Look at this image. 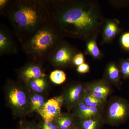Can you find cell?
<instances>
[{"mask_svg":"<svg viewBox=\"0 0 129 129\" xmlns=\"http://www.w3.org/2000/svg\"><path fill=\"white\" fill-rule=\"evenodd\" d=\"M105 107L103 115L105 124L117 126L129 119V103L125 99L114 97L107 103Z\"/></svg>","mask_w":129,"mask_h":129,"instance_id":"cell-5","label":"cell"},{"mask_svg":"<svg viewBox=\"0 0 129 129\" xmlns=\"http://www.w3.org/2000/svg\"><path fill=\"white\" fill-rule=\"evenodd\" d=\"M119 21L116 19H106L102 30L103 40L102 43H111L120 33Z\"/></svg>","mask_w":129,"mask_h":129,"instance_id":"cell-11","label":"cell"},{"mask_svg":"<svg viewBox=\"0 0 129 129\" xmlns=\"http://www.w3.org/2000/svg\"><path fill=\"white\" fill-rule=\"evenodd\" d=\"M86 106L90 107L96 108H104L107 101H103L98 99L88 92H86L83 101Z\"/></svg>","mask_w":129,"mask_h":129,"instance_id":"cell-20","label":"cell"},{"mask_svg":"<svg viewBox=\"0 0 129 129\" xmlns=\"http://www.w3.org/2000/svg\"><path fill=\"white\" fill-rule=\"evenodd\" d=\"M46 93H37L30 91L31 113H38L47 101Z\"/></svg>","mask_w":129,"mask_h":129,"instance_id":"cell-18","label":"cell"},{"mask_svg":"<svg viewBox=\"0 0 129 129\" xmlns=\"http://www.w3.org/2000/svg\"><path fill=\"white\" fill-rule=\"evenodd\" d=\"M78 50L67 41L63 40L50 54L48 61L54 67L61 68L73 67V59Z\"/></svg>","mask_w":129,"mask_h":129,"instance_id":"cell-6","label":"cell"},{"mask_svg":"<svg viewBox=\"0 0 129 129\" xmlns=\"http://www.w3.org/2000/svg\"><path fill=\"white\" fill-rule=\"evenodd\" d=\"M18 77L23 83L32 79L47 76L41 63L30 61L21 68L18 72Z\"/></svg>","mask_w":129,"mask_h":129,"instance_id":"cell-10","label":"cell"},{"mask_svg":"<svg viewBox=\"0 0 129 129\" xmlns=\"http://www.w3.org/2000/svg\"><path fill=\"white\" fill-rule=\"evenodd\" d=\"M86 83L77 82L70 85L65 89L61 95L63 106L68 112L79 104L83 102L85 95Z\"/></svg>","mask_w":129,"mask_h":129,"instance_id":"cell-7","label":"cell"},{"mask_svg":"<svg viewBox=\"0 0 129 129\" xmlns=\"http://www.w3.org/2000/svg\"><path fill=\"white\" fill-rule=\"evenodd\" d=\"M31 92L37 93H46L49 88L47 76L32 79L24 83Z\"/></svg>","mask_w":129,"mask_h":129,"instance_id":"cell-16","label":"cell"},{"mask_svg":"<svg viewBox=\"0 0 129 129\" xmlns=\"http://www.w3.org/2000/svg\"><path fill=\"white\" fill-rule=\"evenodd\" d=\"M50 21L63 37L88 41L102 31L106 19L90 0H46Z\"/></svg>","mask_w":129,"mask_h":129,"instance_id":"cell-1","label":"cell"},{"mask_svg":"<svg viewBox=\"0 0 129 129\" xmlns=\"http://www.w3.org/2000/svg\"><path fill=\"white\" fill-rule=\"evenodd\" d=\"M18 47L10 30L3 25L0 28V55H13L17 52Z\"/></svg>","mask_w":129,"mask_h":129,"instance_id":"cell-9","label":"cell"},{"mask_svg":"<svg viewBox=\"0 0 129 129\" xmlns=\"http://www.w3.org/2000/svg\"><path fill=\"white\" fill-rule=\"evenodd\" d=\"M67 78L66 74L60 70H56L51 72L49 79L52 83L60 85L64 83Z\"/></svg>","mask_w":129,"mask_h":129,"instance_id":"cell-21","label":"cell"},{"mask_svg":"<svg viewBox=\"0 0 129 129\" xmlns=\"http://www.w3.org/2000/svg\"><path fill=\"white\" fill-rule=\"evenodd\" d=\"M96 39L94 38L86 41L85 53L94 59L100 60L102 58L103 55L98 46Z\"/></svg>","mask_w":129,"mask_h":129,"instance_id":"cell-19","label":"cell"},{"mask_svg":"<svg viewBox=\"0 0 129 129\" xmlns=\"http://www.w3.org/2000/svg\"><path fill=\"white\" fill-rule=\"evenodd\" d=\"M9 1L8 0H1L0 1V7L1 10H2L4 9L8 3Z\"/></svg>","mask_w":129,"mask_h":129,"instance_id":"cell-27","label":"cell"},{"mask_svg":"<svg viewBox=\"0 0 129 129\" xmlns=\"http://www.w3.org/2000/svg\"><path fill=\"white\" fill-rule=\"evenodd\" d=\"M90 67L88 63H84L77 67L76 71L80 74H85L89 72Z\"/></svg>","mask_w":129,"mask_h":129,"instance_id":"cell-26","label":"cell"},{"mask_svg":"<svg viewBox=\"0 0 129 129\" xmlns=\"http://www.w3.org/2000/svg\"><path fill=\"white\" fill-rule=\"evenodd\" d=\"M119 68L122 78L124 79H129V58L121 60Z\"/></svg>","mask_w":129,"mask_h":129,"instance_id":"cell-22","label":"cell"},{"mask_svg":"<svg viewBox=\"0 0 129 129\" xmlns=\"http://www.w3.org/2000/svg\"><path fill=\"white\" fill-rule=\"evenodd\" d=\"M104 109L90 107L82 102L74 108L71 113L76 117L90 118L103 116Z\"/></svg>","mask_w":129,"mask_h":129,"instance_id":"cell-12","label":"cell"},{"mask_svg":"<svg viewBox=\"0 0 129 129\" xmlns=\"http://www.w3.org/2000/svg\"><path fill=\"white\" fill-rule=\"evenodd\" d=\"M18 129H41L38 124L22 119L19 123Z\"/></svg>","mask_w":129,"mask_h":129,"instance_id":"cell-23","label":"cell"},{"mask_svg":"<svg viewBox=\"0 0 129 129\" xmlns=\"http://www.w3.org/2000/svg\"><path fill=\"white\" fill-rule=\"evenodd\" d=\"M64 38L50 21L22 43V50L30 61L42 63Z\"/></svg>","mask_w":129,"mask_h":129,"instance_id":"cell-3","label":"cell"},{"mask_svg":"<svg viewBox=\"0 0 129 129\" xmlns=\"http://www.w3.org/2000/svg\"><path fill=\"white\" fill-rule=\"evenodd\" d=\"M120 41L122 47L125 50H129V32L123 34L120 37Z\"/></svg>","mask_w":129,"mask_h":129,"instance_id":"cell-24","label":"cell"},{"mask_svg":"<svg viewBox=\"0 0 129 129\" xmlns=\"http://www.w3.org/2000/svg\"><path fill=\"white\" fill-rule=\"evenodd\" d=\"M63 106V101L61 95L48 99L38 113L44 120L54 121L61 114Z\"/></svg>","mask_w":129,"mask_h":129,"instance_id":"cell-8","label":"cell"},{"mask_svg":"<svg viewBox=\"0 0 129 129\" xmlns=\"http://www.w3.org/2000/svg\"><path fill=\"white\" fill-rule=\"evenodd\" d=\"M84 63V56L83 53L79 52L74 57L73 59V64L74 66L78 67Z\"/></svg>","mask_w":129,"mask_h":129,"instance_id":"cell-25","label":"cell"},{"mask_svg":"<svg viewBox=\"0 0 129 129\" xmlns=\"http://www.w3.org/2000/svg\"><path fill=\"white\" fill-rule=\"evenodd\" d=\"M5 94L8 107L16 117L22 119L31 113L30 91L24 83L8 80Z\"/></svg>","mask_w":129,"mask_h":129,"instance_id":"cell-4","label":"cell"},{"mask_svg":"<svg viewBox=\"0 0 129 129\" xmlns=\"http://www.w3.org/2000/svg\"><path fill=\"white\" fill-rule=\"evenodd\" d=\"M122 77L119 68L114 62H110L106 66L104 79L110 85H112L119 88Z\"/></svg>","mask_w":129,"mask_h":129,"instance_id":"cell-13","label":"cell"},{"mask_svg":"<svg viewBox=\"0 0 129 129\" xmlns=\"http://www.w3.org/2000/svg\"><path fill=\"white\" fill-rule=\"evenodd\" d=\"M104 124L103 116L90 118L76 117L75 125L78 129H103Z\"/></svg>","mask_w":129,"mask_h":129,"instance_id":"cell-14","label":"cell"},{"mask_svg":"<svg viewBox=\"0 0 129 129\" xmlns=\"http://www.w3.org/2000/svg\"><path fill=\"white\" fill-rule=\"evenodd\" d=\"M72 129H78V128L76 127V125H75V127H74V128H73Z\"/></svg>","mask_w":129,"mask_h":129,"instance_id":"cell-28","label":"cell"},{"mask_svg":"<svg viewBox=\"0 0 129 129\" xmlns=\"http://www.w3.org/2000/svg\"><path fill=\"white\" fill-rule=\"evenodd\" d=\"M55 121L59 129H72L75 126L76 117L71 113H62Z\"/></svg>","mask_w":129,"mask_h":129,"instance_id":"cell-17","label":"cell"},{"mask_svg":"<svg viewBox=\"0 0 129 129\" xmlns=\"http://www.w3.org/2000/svg\"><path fill=\"white\" fill-rule=\"evenodd\" d=\"M1 11L21 43L50 21L46 0L9 1Z\"/></svg>","mask_w":129,"mask_h":129,"instance_id":"cell-2","label":"cell"},{"mask_svg":"<svg viewBox=\"0 0 129 129\" xmlns=\"http://www.w3.org/2000/svg\"><path fill=\"white\" fill-rule=\"evenodd\" d=\"M85 90L90 94L103 93L108 96L111 91V85L103 79L86 83Z\"/></svg>","mask_w":129,"mask_h":129,"instance_id":"cell-15","label":"cell"}]
</instances>
